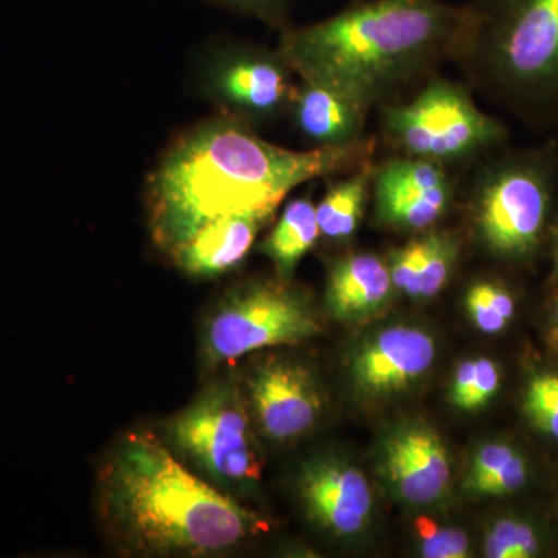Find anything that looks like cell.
<instances>
[{"label":"cell","instance_id":"15","mask_svg":"<svg viewBox=\"0 0 558 558\" xmlns=\"http://www.w3.org/2000/svg\"><path fill=\"white\" fill-rule=\"evenodd\" d=\"M369 112L343 92L300 80L288 116L312 148H347L366 140Z\"/></svg>","mask_w":558,"mask_h":558},{"label":"cell","instance_id":"27","mask_svg":"<svg viewBox=\"0 0 558 558\" xmlns=\"http://www.w3.org/2000/svg\"><path fill=\"white\" fill-rule=\"evenodd\" d=\"M465 306H468L473 323L484 333L501 332L505 326L508 325V319L502 318L499 312L495 310L492 301L487 299L481 282H476L475 286L469 289L468 296H465Z\"/></svg>","mask_w":558,"mask_h":558},{"label":"cell","instance_id":"14","mask_svg":"<svg viewBox=\"0 0 558 558\" xmlns=\"http://www.w3.org/2000/svg\"><path fill=\"white\" fill-rule=\"evenodd\" d=\"M435 357V341L427 332L395 326L381 330L362 348L352 365V376L365 395H395L421 379Z\"/></svg>","mask_w":558,"mask_h":558},{"label":"cell","instance_id":"9","mask_svg":"<svg viewBox=\"0 0 558 558\" xmlns=\"http://www.w3.org/2000/svg\"><path fill=\"white\" fill-rule=\"evenodd\" d=\"M295 76L278 50L238 44L209 58L201 89L219 116L256 130L288 116Z\"/></svg>","mask_w":558,"mask_h":558},{"label":"cell","instance_id":"22","mask_svg":"<svg viewBox=\"0 0 558 558\" xmlns=\"http://www.w3.org/2000/svg\"><path fill=\"white\" fill-rule=\"evenodd\" d=\"M523 409L539 432L558 440V374H539L529 381Z\"/></svg>","mask_w":558,"mask_h":558},{"label":"cell","instance_id":"24","mask_svg":"<svg viewBox=\"0 0 558 558\" xmlns=\"http://www.w3.org/2000/svg\"><path fill=\"white\" fill-rule=\"evenodd\" d=\"M216 5L253 17L270 28L284 31L289 27V11L293 0H209Z\"/></svg>","mask_w":558,"mask_h":558},{"label":"cell","instance_id":"3","mask_svg":"<svg viewBox=\"0 0 558 558\" xmlns=\"http://www.w3.org/2000/svg\"><path fill=\"white\" fill-rule=\"evenodd\" d=\"M97 494L102 524L126 556H222L267 529L150 432L130 433L117 444Z\"/></svg>","mask_w":558,"mask_h":558},{"label":"cell","instance_id":"7","mask_svg":"<svg viewBox=\"0 0 558 558\" xmlns=\"http://www.w3.org/2000/svg\"><path fill=\"white\" fill-rule=\"evenodd\" d=\"M163 435L186 468L220 490L248 486L263 475L244 392L233 379L208 381L165 424Z\"/></svg>","mask_w":558,"mask_h":558},{"label":"cell","instance_id":"30","mask_svg":"<svg viewBox=\"0 0 558 558\" xmlns=\"http://www.w3.org/2000/svg\"><path fill=\"white\" fill-rule=\"evenodd\" d=\"M473 377H475V360H465L459 363L454 371L453 385H451V402L459 409L464 410L468 402L470 388H472Z\"/></svg>","mask_w":558,"mask_h":558},{"label":"cell","instance_id":"28","mask_svg":"<svg viewBox=\"0 0 558 558\" xmlns=\"http://www.w3.org/2000/svg\"><path fill=\"white\" fill-rule=\"evenodd\" d=\"M517 451L508 444H486L481 447L475 459H473L472 469L468 476V488L470 492L473 490L481 481L490 476L492 473L497 472L501 465H505L510 458L515 454Z\"/></svg>","mask_w":558,"mask_h":558},{"label":"cell","instance_id":"4","mask_svg":"<svg viewBox=\"0 0 558 558\" xmlns=\"http://www.w3.org/2000/svg\"><path fill=\"white\" fill-rule=\"evenodd\" d=\"M454 61L520 119L558 124V0H472Z\"/></svg>","mask_w":558,"mask_h":558},{"label":"cell","instance_id":"25","mask_svg":"<svg viewBox=\"0 0 558 558\" xmlns=\"http://www.w3.org/2000/svg\"><path fill=\"white\" fill-rule=\"evenodd\" d=\"M527 481L526 461L519 453L501 465L497 472L492 473L486 480L481 481L472 492L488 497H501V495L515 494Z\"/></svg>","mask_w":558,"mask_h":558},{"label":"cell","instance_id":"23","mask_svg":"<svg viewBox=\"0 0 558 558\" xmlns=\"http://www.w3.org/2000/svg\"><path fill=\"white\" fill-rule=\"evenodd\" d=\"M416 532L422 556L427 558H464L469 556V538L458 529L439 526L428 517H418Z\"/></svg>","mask_w":558,"mask_h":558},{"label":"cell","instance_id":"1","mask_svg":"<svg viewBox=\"0 0 558 558\" xmlns=\"http://www.w3.org/2000/svg\"><path fill=\"white\" fill-rule=\"evenodd\" d=\"M373 154L371 138L347 148H282L260 138L255 128L218 113L172 140L149 172L150 236L168 256L211 220L274 216L290 191L357 170Z\"/></svg>","mask_w":558,"mask_h":558},{"label":"cell","instance_id":"2","mask_svg":"<svg viewBox=\"0 0 558 558\" xmlns=\"http://www.w3.org/2000/svg\"><path fill=\"white\" fill-rule=\"evenodd\" d=\"M465 5L440 0H355L328 20L286 27L278 51L296 76L373 109L454 60Z\"/></svg>","mask_w":558,"mask_h":558},{"label":"cell","instance_id":"8","mask_svg":"<svg viewBox=\"0 0 558 558\" xmlns=\"http://www.w3.org/2000/svg\"><path fill=\"white\" fill-rule=\"evenodd\" d=\"M322 332L310 300L288 279L238 286L209 310L201 332V357L213 368L259 349L288 347Z\"/></svg>","mask_w":558,"mask_h":558},{"label":"cell","instance_id":"5","mask_svg":"<svg viewBox=\"0 0 558 558\" xmlns=\"http://www.w3.org/2000/svg\"><path fill=\"white\" fill-rule=\"evenodd\" d=\"M475 186L473 219L488 252L523 259L538 248L558 186L556 146L510 150L488 163Z\"/></svg>","mask_w":558,"mask_h":558},{"label":"cell","instance_id":"26","mask_svg":"<svg viewBox=\"0 0 558 558\" xmlns=\"http://www.w3.org/2000/svg\"><path fill=\"white\" fill-rule=\"evenodd\" d=\"M422 242L421 238L409 242L396 250L388 263L389 275H391L392 286L410 295L416 281L418 258H421Z\"/></svg>","mask_w":558,"mask_h":558},{"label":"cell","instance_id":"32","mask_svg":"<svg viewBox=\"0 0 558 558\" xmlns=\"http://www.w3.org/2000/svg\"><path fill=\"white\" fill-rule=\"evenodd\" d=\"M554 255H556V267L558 271V227H557V233H556V248H554Z\"/></svg>","mask_w":558,"mask_h":558},{"label":"cell","instance_id":"29","mask_svg":"<svg viewBox=\"0 0 558 558\" xmlns=\"http://www.w3.org/2000/svg\"><path fill=\"white\" fill-rule=\"evenodd\" d=\"M499 388V371L492 360H475V377L464 410H478L497 395Z\"/></svg>","mask_w":558,"mask_h":558},{"label":"cell","instance_id":"10","mask_svg":"<svg viewBox=\"0 0 558 558\" xmlns=\"http://www.w3.org/2000/svg\"><path fill=\"white\" fill-rule=\"evenodd\" d=\"M242 392L253 424L275 442L306 435L322 414L317 380L306 365L295 360H260L245 376Z\"/></svg>","mask_w":558,"mask_h":558},{"label":"cell","instance_id":"20","mask_svg":"<svg viewBox=\"0 0 558 558\" xmlns=\"http://www.w3.org/2000/svg\"><path fill=\"white\" fill-rule=\"evenodd\" d=\"M422 250L418 258L416 281L410 296L433 299L449 282L457 264L459 244L450 231L433 230L421 238Z\"/></svg>","mask_w":558,"mask_h":558},{"label":"cell","instance_id":"13","mask_svg":"<svg viewBox=\"0 0 558 558\" xmlns=\"http://www.w3.org/2000/svg\"><path fill=\"white\" fill-rule=\"evenodd\" d=\"M381 465L396 494L410 505L435 502L450 483L449 454L438 433L428 425L409 424L395 429L385 442Z\"/></svg>","mask_w":558,"mask_h":558},{"label":"cell","instance_id":"21","mask_svg":"<svg viewBox=\"0 0 558 558\" xmlns=\"http://www.w3.org/2000/svg\"><path fill=\"white\" fill-rule=\"evenodd\" d=\"M484 550L490 558H529L537 556L539 539L531 524L501 520L488 531Z\"/></svg>","mask_w":558,"mask_h":558},{"label":"cell","instance_id":"17","mask_svg":"<svg viewBox=\"0 0 558 558\" xmlns=\"http://www.w3.org/2000/svg\"><path fill=\"white\" fill-rule=\"evenodd\" d=\"M392 288L388 264L369 253H357L330 267L326 306L336 318L360 322L387 304Z\"/></svg>","mask_w":558,"mask_h":558},{"label":"cell","instance_id":"6","mask_svg":"<svg viewBox=\"0 0 558 558\" xmlns=\"http://www.w3.org/2000/svg\"><path fill=\"white\" fill-rule=\"evenodd\" d=\"M381 131L399 156L450 165L501 148L508 126L454 81L429 76L416 95L381 106Z\"/></svg>","mask_w":558,"mask_h":558},{"label":"cell","instance_id":"19","mask_svg":"<svg viewBox=\"0 0 558 558\" xmlns=\"http://www.w3.org/2000/svg\"><path fill=\"white\" fill-rule=\"evenodd\" d=\"M374 167L371 161L337 180L317 205L319 234L344 241L357 231L369 191L373 190Z\"/></svg>","mask_w":558,"mask_h":558},{"label":"cell","instance_id":"16","mask_svg":"<svg viewBox=\"0 0 558 558\" xmlns=\"http://www.w3.org/2000/svg\"><path fill=\"white\" fill-rule=\"evenodd\" d=\"M274 218L263 213L211 220L168 253L175 269L193 279H215L241 266L264 226Z\"/></svg>","mask_w":558,"mask_h":558},{"label":"cell","instance_id":"18","mask_svg":"<svg viewBox=\"0 0 558 558\" xmlns=\"http://www.w3.org/2000/svg\"><path fill=\"white\" fill-rule=\"evenodd\" d=\"M319 236L317 205L310 196L296 197L286 205L259 252L274 263L278 278H292L301 259L314 248Z\"/></svg>","mask_w":558,"mask_h":558},{"label":"cell","instance_id":"31","mask_svg":"<svg viewBox=\"0 0 558 558\" xmlns=\"http://www.w3.org/2000/svg\"><path fill=\"white\" fill-rule=\"evenodd\" d=\"M554 337H556V341L558 343V307L556 311V323H554Z\"/></svg>","mask_w":558,"mask_h":558},{"label":"cell","instance_id":"11","mask_svg":"<svg viewBox=\"0 0 558 558\" xmlns=\"http://www.w3.org/2000/svg\"><path fill=\"white\" fill-rule=\"evenodd\" d=\"M373 193L380 226L427 230L449 209L453 185L444 165L398 156L374 167Z\"/></svg>","mask_w":558,"mask_h":558},{"label":"cell","instance_id":"12","mask_svg":"<svg viewBox=\"0 0 558 558\" xmlns=\"http://www.w3.org/2000/svg\"><path fill=\"white\" fill-rule=\"evenodd\" d=\"M299 495L310 519L340 537L363 531L374 502L366 476L336 458L304 464L299 475Z\"/></svg>","mask_w":558,"mask_h":558}]
</instances>
